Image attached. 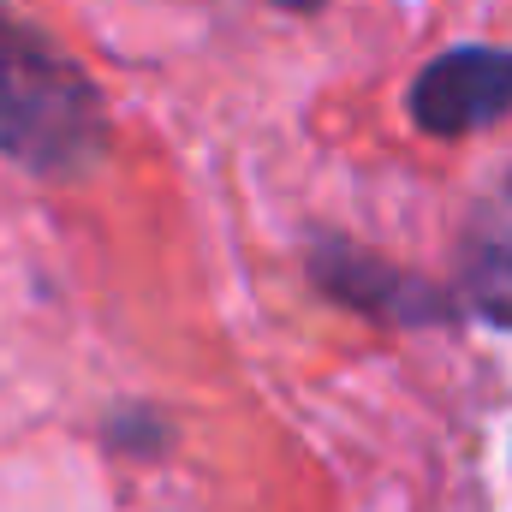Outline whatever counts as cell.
Segmentation results:
<instances>
[{"label": "cell", "mask_w": 512, "mask_h": 512, "mask_svg": "<svg viewBox=\"0 0 512 512\" xmlns=\"http://www.w3.org/2000/svg\"><path fill=\"white\" fill-rule=\"evenodd\" d=\"M108 149L96 78L0 0V155L36 179H84Z\"/></svg>", "instance_id": "obj_1"}, {"label": "cell", "mask_w": 512, "mask_h": 512, "mask_svg": "<svg viewBox=\"0 0 512 512\" xmlns=\"http://www.w3.org/2000/svg\"><path fill=\"white\" fill-rule=\"evenodd\" d=\"M512 114V48H447L411 78V120L429 137H465V131L501 126Z\"/></svg>", "instance_id": "obj_2"}, {"label": "cell", "mask_w": 512, "mask_h": 512, "mask_svg": "<svg viewBox=\"0 0 512 512\" xmlns=\"http://www.w3.org/2000/svg\"><path fill=\"white\" fill-rule=\"evenodd\" d=\"M310 274H316V286L334 304H346L358 316H376V322H393V328H429V322L453 316V304L429 280L393 268L387 256L364 251V245H352L340 233H328V239L310 245Z\"/></svg>", "instance_id": "obj_3"}, {"label": "cell", "mask_w": 512, "mask_h": 512, "mask_svg": "<svg viewBox=\"0 0 512 512\" xmlns=\"http://www.w3.org/2000/svg\"><path fill=\"white\" fill-rule=\"evenodd\" d=\"M459 292L465 304L495 322L512 328V173L477 203L465 245H459Z\"/></svg>", "instance_id": "obj_4"}]
</instances>
